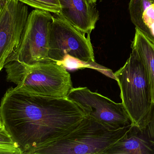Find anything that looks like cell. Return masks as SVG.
Returning <instances> with one entry per match:
<instances>
[{
  "label": "cell",
  "mask_w": 154,
  "mask_h": 154,
  "mask_svg": "<svg viewBox=\"0 0 154 154\" xmlns=\"http://www.w3.org/2000/svg\"><path fill=\"white\" fill-rule=\"evenodd\" d=\"M87 116L81 104L68 97L33 94L13 87L7 90L0 107V122L23 154H35L59 140Z\"/></svg>",
  "instance_id": "obj_1"
},
{
  "label": "cell",
  "mask_w": 154,
  "mask_h": 154,
  "mask_svg": "<svg viewBox=\"0 0 154 154\" xmlns=\"http://www.w3.org/2000/svg\"><path fill=\"white\" fill-rule=\"evenodd\" d=\"M7 81L25 92L51 97H66L73 87L69 72L50 59L31 65L7 63Z\"/></svg>",
  "instance_id": "obj_2"
},
{
  "label": "cell",
  "mask_w": 154,
  "mask_h": 154,
  "mask_svg": "<svg viewBox=\"0 0 154 154\" xmlns=\"http://www.w3.org/2000/svg\"><path fill=\"white\" fill-rule=\"evenodd\" d=\"M132 125L112 129L88 115L72 132L35 154H104Z\"/></svg>",
  "instance_id": "obj_3"
},
{
  "label": "cell",
  "mask_w": 154,
  "mask_h": 154,
  "mask_svg": "<svg viewBox=\"0 0 154 154\" xmlns=\"http://www.w3.org/2000/svg\"><path fill=\"white\" fill-rule=\"evenodd\" d=\"M120 97L133 126L139 128L153 103L147 73L136 49L132 48L123 66L114 73Z\"/></svg>",
  "instance_id": "obj_4"
},
{
  "label": "cell",
  "mask_w": 154,
  "mask_h": 154,
  "mask_svg": "<svg viewBox=\"0 0 154 154\" xmlns=\"http://www.w3.org/2000/svg\"><path fill=\"white\" fill-rule=\"evenodd\" d=\"M53 17L50 12L38 9L29 13L19 45L8 57L5 64L31 65L49 59V40Z\"/></svg>",
  "instance_id": "obj_5"
},
{
  "label": "cell",
  "mask_w": 154,
  "mask_h": 154,
  "mask_svg": "<svg viewBox=\"0 0 154 154\" xmlns=\"http://www.w3.org/2000/svg\"><path fill=\"white\" fill-rule=\"evenodd\" d=\"M90 35L75 27L61 14H54L48 58L59 62L69 55L86 63H95Z\"/></svg>",
  "instance_id": "obj_6"
},
{
  "label": "cell",
  "mask_w": 154,
  "mask_h": 154,
  "mask_svg": "<svg viewBox=\"0 0 154 154\" xmlns=\"http://www.w3.org/2000/svg\"><path fill=\"white\" fill-rule=\"evenodd\" d=\"M67 97L81 104L88 115L112 129L131 125L122 103H117L86 87L73 88Z\"/></svg>",
  "instance_id": "obj_7"
},
{
  "label": "cell",
  "mask_w": 154,
  "mask_h": 154,
  "mask_svg": "<svg viewBox=\"0 0 154 154\" xmlns=\"http://www.w3.org/2000/svg\"><path fill=\"white\" fill-rule=\"evenodd\" d=\"M29 15L27 5L19 0H6L0 7V71L18 46Z\"/></svg>",
  "instance_id": "obj_8"
},
{
  "label": "cell",
  "mask_w": 154,
  "mask_h": 154,
  "mask_svg": "<svg viewBox=\"0 0 154 154\" xmlns=\"http://www.w3.org/2000/svg\"><path fill=\"white\" fill-rule=\"evenodd\" d=\"M60 14L73 26L85 34L91 35L99 19L95 4L87 0H59Z\"/></svg>",
  "instance_id": "obj_9"
},
{
  "label": "cell",
  "mask_w": 154,
  "mask_h": 154,
  "mask_svg": "<svg viewBox=\"0 0 154 154\" xmlns=\"http://www.w3.org/2000/svg\"><path fill=\"white\" fill-rule=\"evenodd\" d=\"M154 147L144 133L132 125L128 132L104 154H153Z\"/></svg>",
  "instance_id": "obj_10"
},
{
  "label": "cell",
  "mask_w": 154,
  "mask_h": 154,
  "mask_svg": "<svg viewBox=\"0 0 154 154\" xmlns=\"http://www.w3.org/2000/svg\"><path fill=\"white\" fill-rule=\"evenodd\" d=\"M129 11L136 29L154 45V0H130Z\"/></svg>",
  "instance_id": "obj_11"
},
{
  "label": "cell",
  "mask_w": 154,
  "mask_h": 154,
  "mask_svg": "<svg viewBox=\"0 0 154 154\" xmlns=\"http://www.w3.org/2000/svg\"><path fill=\"white\" fill-rule=\"evenodd\" d=\"M131 48L136 49L147 73L154 102V45L136 29Z\"/></svg>",
  "instance_id": "obj_12"
},
{
  "label": "cell",
  "mask_w": 154,
  "mask_h": 154,
  "mask_svg": "<svg viewBox=\"0 0 154 154\" xmlns=\"http://www.w3.org/2000/svg\"><path fill=\"white\" fill-rule=\"evenodd\" d=\"M0 154H23L19 145L0 122Z\"/></svg>",
  "instance_id": "obj_13"
},
{
  "label": "cell",
  "mask_w": 154,
  "mask_h": 154,
  "mask_svg": "<svg viewBox=\"0 0 154 154\" xmlns=\"http://www.w3.org/2000/svg\"><path fill=\"white\" fill-rule=\"evenodd\" d=\"M35 9L48 11L54 14L61 13V6L59 0H19Z\"/></svg>",
  "instance_id": "obj_14"
},
{
  "label": "cell",
  "mask_w": 154,
  "mask_h": 154,
  "mask_svg": "<svg viewBox=\"0 0 154 154\" xmlns=\"http://www.w3.org/2000/svg\"><path fill=\"white\" fill-rule=\"evenodd\" d=\"M57 63L69 71L91 68L100 72L102 68V66L97 64L96 63H86L69 55H66L62 61L57 62Z\"/></svg>",
  "instance_id": "obj_15"
},
{
  "label": "cell",
  "mask_w": 154,
  "mask_h": 154,
  "mask_svg": "<svg viewBox=\"0 0 154 154\" xmlns=\"http://www.w3.org/2000/svg\"><path fill=\"white\" fill-rule=\"evenodd\" d=\"M138 128L145 134L154 147V102Z\"/></svg>",
  "instance_id": "obj_16"
},
{
  "label": "cell",
  "mask_w": 154,
  "mask_h": 154,
  "mask_svg": "<svg viewBox=\"0 0 154 154\" xmlns=\"http://www.w3.org/2000/svg\"><path fill=\"white\" fill-rule=\"evenodd\" d=\"M89 3L91 4H95L98 0H87Z\"/></svg>",
  "instance_id": "obj_17"
},
{
  "label": "cell",
  "mask_w": 154,
  "mask_h": 154,
  "mask_svg": "<svg viewBox=\"0 0 154 154\" xmlns=\"http://www.w3.org/2000/svg\"><path fill=\"white\" fill-rule=\"evenodd\" d=\"M1 1V2H4L6 1V0H0Z\"/></svg>",
  "instance_id": "obj_18"
}]
</instances>
